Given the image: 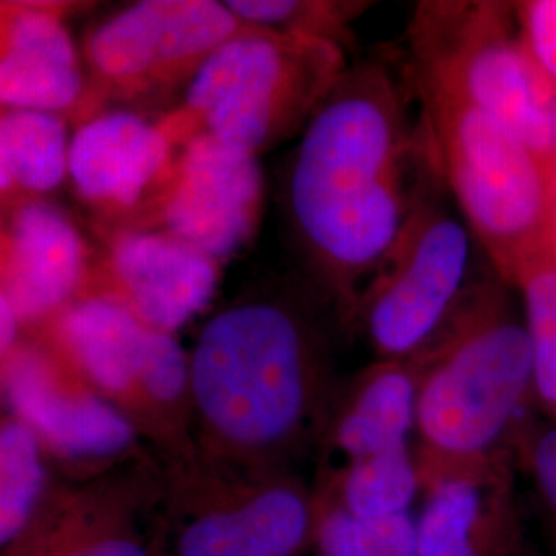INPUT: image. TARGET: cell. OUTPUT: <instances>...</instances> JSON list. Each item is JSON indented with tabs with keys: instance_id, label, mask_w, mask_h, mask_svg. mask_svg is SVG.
I'll use <instances>...</instances> for the list:
<instances>
[{
	"instance_id": "1",
	"label": "cell",
	"mask_w": 556,
	"mask_h": 556,
	"mask_svg": "<svg viewBox=\"0 0 556 556\" xmlns=\"http://www.w3.org/2000/svg\"><path fill=\"white\" fill-rule=\"evenodd\" d=\"M396 80L378 64L346 68L301 132L287 213L319 293L353 314L358 293L394 245L415 194Z\"/></svg>"
},
{
	"instance_id": "2",
	"label": "cell",
	"mask_w": 556,
	"mask_h": 556,
	"mask_svg": "<svg viewBox=\"0 0 556 556\" xmlns=\"http://www.w3.org/2000/svg\"><path fill=\"white\" fill-rule=\"evenodd\" d=\"M328 340L307 299H250L219 312L190 355L192 408L220 454L264 462L298 445L328 396Z\"/></svg>"
},
{
	"instance_id": "3",
	"label": "cell",
	"mask_w": 556,
	"mask_h": 556,
	"mask_svg": "<svg viewBox=\"0 0 556 556\" xmlns=\"http://www.w3.org/2000/svg\"><path fill=\"white\" fill-rule=\"evenodd\" d=\"M418 357L425 466L443 472L484 464L534 392L530 342L505 289L482 282L466 291Z\"/></svg>"
},
{
	"instance_id": "4",
	"label": "cell",
	"mask_w": 556,
	"mask_h": 556,
	"mask_svg": "<svg viewBox=\"0 0 556 556\" xmlns=\"http://www.w3.org/2000/svg\"><path fill=\"white\" fill-rule=\"evenodd\" d=\"M418 93L439 174L497 277L516 287L556 245V165L475 105L431 87Z\"/></svg>"
},
{
	"instance_id": "5",
	"label": "cell",
	"mask_w": 556,
	"mask_h": 556,
	"mask_svg": "<svg viewBox=\"0 0 556 556\" xmlns=\"http://www.w3.org/2000/svg\"><path fill=\"white\" fill-rule=\"evenodd\" d=\"M344 71L337 43L245 25L200 66L160 124L176 147L208 135L258 157L303 132Z\"/></svg>"
},
{
	"instance_id": "6",
	"label": "cell",
	"mask_w": 556,
	"mask_h": 556,
	"mask_svg": "<svg viewBox=\"0 0 556 556\" xmlns=\"http://www.w3.org/2000/svg\"><path fill=\"white\" fill-rule=\"evenodd\" d=\"M410 41L417 87L475 105L556 165V79L523 40L516 2H420Z\"/></svg>"
},
{
	"instance_id": "7",
	"label": "cell",
	"mask_w": 556,
	"mask_h": 556,
	"mask_svg": "<svg viewBox=\"0 0 556 556\" xmlns=\"http://www.w3.org/2000/svg\"><path fill=\"white\" fill-rule=\"evenodd\" d=\"M470 241L466 223L438 200H415L351 314L379 357H415L438 338L466 295Z\"/></svg>"
},
{
	"instance_id": "8",
	"label": "cell",
	"mask_w": 556,
	"mask_h": 556,
	"mask_svg": "<svg viewBox=\"0 0 556 556\" xmlns=\"http://www.w3.org/2000/svg\"><path fill=\"white\" fill-rule=\"evenodd\" d=\"M245 25L215 0H142L101 23L87 60L101 89L119 98L190 85L200 66Z\"/></svg>"
},
{
	"instance_id": "9",
	"label": "cell",
	"mask_w": 556,
	"mask_h": 556,
	"mask_svg": "<svg viewBox=\"0 0 556 556\" xmlns=\"http://www.w3.org/2000/svg\"><path fill=\"white\" fill-rule=\"evenodd\" d=\"M149 208L161 231L220 264L258 229L264 211L258 157L208 135H197L178 147L167 179Z\"/></svg>"
},
{
	"instance_id": "10",
	"label": "cell",
	"mask_w": 556,
	"mask_h": 556,
	"mask_svg": "<svg viewBox=\"0 0 556 556\" xmlns=\"http://www.w3.org/2000/svg\"><path fill=\"white\" fill-rule=\"evenodd\" d=\"M0 392L41 447L64 457L118 456L135 427L54 351L17 346L0 365Z\"/></svg>"
},
{
	"instance_id": "11",
	"label": "cell",
	"mask_w": 556,
	"mask_h": 556,
	"mask_svg": "<svg viewBox=\"0 0 556 556\" xmlns=\"http://www.w3.org/2000/svg\"><path fill=\"white\" fill-rule=\"evenodd\" d=\"M110 289L149 330L176 334L200 314L219 285V262L161 229L114 239Z\"/></svg>"
},
{
	"instance_id": "12",
	"label": "cell",
	"mask_w": 556,
	"mask_h": 556,
	"mask_svg": "<svg viewBox=\"0 0 556 556\" xmlns=\"http://www.w3.org/2000/svg\"><path fill=\"white\" fill-rule=\"evenodd\" d=\"M178 147L160 122L110 112L85 122L68 147V176L80 199L110 215L151 206Z\"/></svg>"
},
{
	"instance_id": "13",
	"label": "cell",
	"mask_w": 556,
	"mask_h": 556,
	"mask_svg": "<svg viewBox=\"0 0 556 556\" xmlns=\"http://www.w3.org/2000/svg\"><path fill=\"white\" fill-rule=\"evenodd\" d=\"M0 260V289L20 324L54 319L75 301L87 273L77 227L52 204L25 200L13 208Z\"/></svg>"
},
{
	"instance_id": "14",
	"label": "cell",
	"mask_w": 556,
	"mask_h": 556,
	"mask_svg": "<svg viewBox=\"0 0 556 556\" xmlns=\"http://www.w3.org/2000/svg\"><path fill=\"white\" fill-rule=\"evenodd\" d=\"M64 4L0 0V105L56 114L85 98Z\"/></svg>"
},
{
	"instance_id": "15",
	"label": "cell",
	"mask_w": 556,
	"mask_h": 556,
	"mask_svg": "<svg viewBox=\"0 0 556 556\" xmlns=\"http://www.w3.org/2000/svg\"><path fill=\"white\" fill-rule=\"evenodd\" d=\"M312 532L305 495L285 480L262 482L190 517L176 556H298Z\"/></svg>"
},
{
	"instance_id": "16",
	"label": "cell",
	"mask_w": 556,
	"mask_h": 556,
	"mask_svg": "<svg viewBox=\"0 0 556 556\" xmlns=\"http://www.w3.org/2000/svg\"><path fill=\"white\" fill-rule=\"evenodd\" d=\"M149 328L101 291L68 303L52 321V346L105 400L137 413Z\"/></svg>"
},
{
	"instance_id": "17",
	"label": "cell",
	"mask_w": 556,
	"mask_h": 556,
	"mask_svg": "<svg viewBox=\"0 0 556 556\" xmlns=\"http://www.w3.org/2000/svg\"><path fill=\"white\" fill-rule=\"evenodd\" d=\"M420 357L381 358L355 381L332 422V445L353 464L408 447L417 429Z\"/></svg>"
},
{
	"instance_id": "18",
	"label": "cell",
	"mask_w": 556,
	"mask_h": 556,
	"mask_svg": "<svg viewBox=\"0 0 556 556\" xmlns=\"http://www.w3.org/2000/svg\"><path fill=\"white\" fill-rule=\"evenodd\" d=\"M477 466L443 470L417 519L418 556H491V521Z\"/></svg>"
},
{
	"instance_id": "19",
	"label": "cell",
	"mask_w": 556,
	"mask_h": 556,
	"mask_svg": "<svg viewBox=\"0 0 556 556\" xmlns=\"http://www.w3.org/2000/svg\"><path fill=\"white\" fill-rule=\"evenodd\" d=\"M41 443L17 418L0 420V548L23 536L46 486Z\"/></svg>"
},
{
	"instance_id": "20",
	"label": "cell",
	"mask_w": 556,
	"mask_h": 556,
	"mask_svg": "<svg viewBox=\"0 0 556 556\" xmlns=\"http://www.w3.org/2000/svg\"><path fill=\"white\" fill-rule=\"evenodd\" d=\"M420 468L408 447L346 464L340 478V505L361 519L410 514Z\"/></svg>"
},
{
	"instance_id": "21",
	"label": "cell",
	"mask_w": 556,
	"mask_h": 556,
	"mask_svg": "<svg viewBox=\"0 0 556 556\" xmlns=\"http://www.w3.org/2000/svg\"><path fill=\"white\" fill-rule=\"evenodd\" d=\"M227 9L243 25L277 34L351 43V25L367 11V2L338 0H229Z\"/></svg>"
},
{
	"instance_id": "22",
	"label": "cell",
	"mask_w": 556,
	"mask_h": 556,
	"mask_svg": "<svg viewBox=\"0 0 556 556\" xmlns=\"http://www.w3.org/2000/svg\"><path fill=\"white\" fill-rule=\"evenodd\" d=\"M516 287L523 301L534 392L556 415V245L526 266Z\"/></svg>"
},
{
	"instance_id": "23",
	"label": "cell",
	"mask_w": 556,
	"mask_h": 556,
	"mask_svg": "<svg viewBox=\"0 0 556 556\" xmlns=\"http://www.w3.org/2000/svg\"><path fill=\"white\" fill-rule=\"evenodd\" d=\"M192 406L190 357L174 334L149 330L137 413L167 422Z\"/></svg>"
},
{
	"instance_id": "24",
	"label": "cell",
	"mask_w": 556,
	"mask_h": 556,
	"mask_svg": "<svg viewBox=\"0 0 556 556\" xmlns=\"http://www.w3.org/2000/svg\"><path fill=\"white\" fill-rule=\"evenodd\" d=\"M34 556H151L147 544L118 521L80 514L41 538Z\"/></svg>"
},
{
	"instance_id": "25",
	"label": "cell",
	"mask_w": 556,
	"mask_h": 556,
	"mask_svg": "<svg viewBox=\"0 0 556 556\" xmlns=\"http://www.w3.org/2000/svg\"><path fill=\"white\" fill-rule=\"evenodd\" d=\"M516 13L530 52L556 79V0L516 2Z\"/></svg>"
},
{
	"instance_id": "26",
	"label": "cell",
	"mask_w": 556,
	"mask_h": 556,
	"mask_svg": "<svg viewBox=\"0 0 556 556\" xmlns=\"http://www.w3.org/2000/svg\"><path fill=\"white\" fill-rule=\"evenodd\" d=\"M357 556H418L417 519L410 514L374 521L367 519Z\"/></svg>"
},
{
	"instance_id": "27",
	"label": "cell",
	"mask_w": 556,
	"mask_h": 556,
	"mask_svg": "<svg viewBox=\"0 0 556 556\" xmlns=\"http://www.w3.org/2000/svg\"><path fill=\"white\" fill-rule=\"evenodd\" d=\"M532 468L542 495L556 514V425L538 438L532 452Z\"/></svg>"
},
{
	"instance_id": "28",
	"label": "cell",
	"mask_w": 556,
	"mask_h": 556,
	"mask_svg": "<svg viewBox=\"0 0 556 556\" xmlns=\"http://www.w3.org/2000/svg\"><path fill=\"white\" fill-rule=\"evenodd\" d=\"M20 319L15 316L13 305L0 289V365L17 349Z\"/></svg>"
},
{
	"instance_id": "29",
	"label": "cell",
	"mask_w": 556,
	"mask_h": 556,
	"mask_svg": "<svg viewBox=\"0 0 556 556\" xmlns=\"http://www.w3.org/2000/svg\"><path fill=\"white\" fill-rule=\"evenodd\" d=\"M4 239H7V233H4V229L0 227V260H2V252H4Z\"/></svg>"
}]
</instances>
